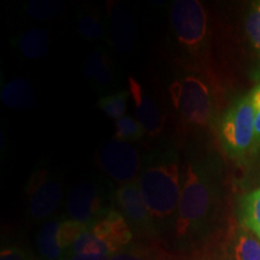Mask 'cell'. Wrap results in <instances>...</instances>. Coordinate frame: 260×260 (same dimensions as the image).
Masks as SVG:
<instances>
[{
    "instance_id": "obj_5",
    "label": "cell",
    "mask_w": 260,
    "mask_h": 260,
    "mask_svg": "<svg viewBox=\"0 0 260 260\" xmlns=\"http://www.w3.org/2000/svg\"><path fill=\"white\" fill-rule=\"evenodd\" d=\"M219 139L229 157L246 160L256 152L255 118L249 94L237 99L219 123Z\"/></svg>"
},
{
    "instance_id": "obj_21",
    "label": "cell",
    "mask_w": 260,
    "mask_h": 260,
    "mask_svg": "<svg viewBox=\"0 0 260 260\" xmlns=\"http://www.w3.org/2000/svg\"><path fill=\"white\" fill-rule=\"evenodd\" d=\"M145 133L144 126L140 124V122L134 117L124 116L116 121L115 140H118V141H136L144 138Z\"/></svg>"
},
{
    "instance_id": "obj_2",
    "label": "cell",
    "mask_w": 260,
    "mask_h": 260,
    "mask_svg": "<svg viewBox=\"0 0 260 260\" xmlns=\"http://www.w3.org/2000/svg\"><path fill=\"white\" fill-rule=\"evenodd\" d=\"M177 155L165 153L154 159L140 174L138 184L158 233L162 228H174L182 190Z\"/></svg>"
},
{
    "instance_id": "obj_26",
    "label": "cell",
    "mask_w": 260,
    "mask_h": 260,
    "mask_svg": "<svg viewBox=\"0 0 260 260\" xmlns=\"http://www.w3.org/2000/svg\"><path fill=\"white\" fill-rule=\"evenodd\" d=\"M0 260H32V256L19 246H5L0 252Z\"/></svg>"
},
{
    "instance_id": "obj_17",
    "label": "cell",
    "mask_w": 260,
    "mask_h": 260,
    "mask_svg": "<svg viewBox=\"0 0 260 260\" xmlns=\"http://www.w3.org/2000/svg\"><path fill=\"white\" fill-rule=\"evenodd\" d=\"M234 260H260V240L246 228L235 234L233 241Z\"/></svg>"
},
{
    "instance_id": "obj_6",
    "label": "cell",
    "mask_w": 260,
    "mask_h": 260,
    "mask_svg": "<svg viewBox=\"0 0 260 260\" xmlns=\"http://www.w3.org/2000/svg\"><path fill=\"white\" fill-rule=\"evenodd\" d=\"M171 27L182 48L191 54H199L207 42V12L198 0H176L171 6Z\"/></svg>"
},
{
    "instance_id": "obj_13",
    "label": "cell",
    "mask_w": 260,
    "mask_h": 260,
    "mask_svg": "<svg viewBox=\"0 0 260 260\" xmlns=\"http://www.w3.org/2000/svg\"><path fill=\"white\" fill-rule=\"evenodd\" d=\"M111 21V38L113 46L119 53H126L132 50L135 42V28L133 17L128 9L123 5H109Z\"/></svg>"
},
{
    "instance_id": "obj_7",
    "label": "cell",
    "mask_w": 260,
    "mask_h": 260,
    "mask_svg": "<svg viewBox=\"0 0 260 260\" xmlns=\"http://www.w3.org/2000/svg\"><path fill=\"white\" fill-rule=\"evenodd\" d=\"M96 161L104 172L122 186L135 182L140 174V155L129 142L107 141L98 149Z\"/></svg>"
},
{
    "instance_id": "obj_14",
    "label": "cell",
    "mask_w": 260,
    "mask_h": 260,
    "mask_svg": "<svg viewBox=\"0 0 260 260\" xmlns=\"http://www.w3.org/2000/svg\"><path fill=\"white\" fill-rule=\"evenodd\" d=\"M0 100L15 111H28L37 105V93L29 81L15 79L3 87Z\"/></svg>"
},
{
    "instance_id": "obj_12",
    "label": "cell",
    "mask_w": 260,
    "mask_h": 260,
    "mask_svg": "<svg viewBox=\"0 0 260 260\" xmlns=\"http://www.w3.org/2000/svg\"><path fill=\"white\" fill-rule=\"evenodd\" d=\"M129 94L134 102L136 119L151 136H158L165 124V118L155 100L134 77H128Z\"/></svg>"
},
{
    "instance_id": "obj_23",
    "label": "cell",
    "mask_w": 260,
    "mask_h": 260,
    "mask_svg": "<svg viewBox=\"0 0 260 260\" xmlns=\"http://www.w3.org/2000/svg\"><path fill=\"white\" fill-rule=\"evenodd\" d=\"M111 260H164L161 252L147 246L129 245L124 249L116 253Z\"/></svg>"
},
{
    "instance_id": "obj_24",
    "label": "cell",
    "mask_w": 260,
    "mask_h": 260,
    "mask_svg": "<svg viewBox=\"0 0 260 260\" xmlns=\"http://www.w3.org/2000/svg\"><path fill=\"white\" fill-rule=\"evenodd\" d=\"M246 32L249 41L260 54V2L252 5L246 19Z\"/></svg>"
},
{
    "instance_id": "obj_8",
    "label": "cell",
    "mask_w": 260,
    "mask_h": 260,
    "mask_svg": "<svg viewBox=\"0 0 260 260\" xmlns=\"http://www.w3.org/2000/svg\"><path fill=\"white\" fill-rule=\"evenodd\" d=\"M118 212L124 217L132 232L144 237L159 235L157 226L140 193L138 181L121 186L115 193Z\"/></svg>"
},
{
    "instance_id": "obj_22",
    "label": "cell",
    "mask_w": 260,
    "mask_h": 260,
    "mask_svg": "<svg viewBox=\"0 0 260 260\" xmlns=\"http://www.w3.org/2000/svg\"><path fill=\"white\" fill-rule=\"evenodd\" d=\"M64 5L60 2L53 0H34L27 6V12L29 16L39 21H47L57 17L63 11Z\"/></svg>"
},
{
    "instance_id": "obj_4",
    "label": "cell",
    "mask_w": 260,
    "mask_h": 260,
    "mask_svg": "<svg viewBox=\"0 0 260 260\" xmlns=\"http://www.w3.org/2000/svg\"><path fill=\"white\" fill-rule=\"evenodd\" d=\"M169 93L175 110L188 124L206 126L212 121L214 96L203 74L187 71L180 75L171 83Z\"/></svg>"
},
{
    "instance_id": "obj_27",
    "label": "cell",
    "mask_w": 260,
    "mask_h": 260,
    "mask_svg": "<svg viewBox=\"0 0 260 260\" xmlns=\"http://www.w3.org/2000/svg\"><path fill=\"white\" fill-rule=\"evenodd\" d=\"M110 255H77L71 253H65L61 260H111Z\"/></svg>"
},
{
    "instance_id": "obj_25",
    "label": "cell",
    "mask_w": 260,
    "mask_h": 260,
    "mask_svg": "<svg viewBox=\"0 0 260 260\" xmlns=\"http://www.w3.org/2000/svg\"><path fill=\"white\" fill-rule=\"evenodd\" d=\"M251 103L254 111L255 118V139H256V151L260 148V83L256 84L252 92L249 93Z\"/></svg>"
},
{
    "instance_id": "obj_9",
    "label": "cell",
    "mask_w": 260,
    "mask_h": 260,
    "mask_svg": "<svg viewBox=\"0 0 260 260\" xmlns=\"http://www.w3.org/2000/svg\"><path fill=\"white\" fill-rule=\"evenodd\" d=\"M88 225L73 219L48 220L38 236V248L45 260H61L76 237Z\"/></svg>"
},
{
    "instance_id": "obj_16",
    "label": "cell",
    "mask_w": 260,
    "mask_h": 260,
    "mask_svg": "<svg viewBox=\"0 0 260 260\" xmlns=\"http://www.w3.org/2000/svg\"><path fill=\"white\" fill-rule=\"evenodd\" d=\"M21 53L27 59H39L46 56L50 50V37L42 28H34L22 34L18 42Z\"/></svg>"
},
{
    "instance_id": "obj_11",
    "label": "cell",
    "mask_w": 260,
    "mask_h": 260,
    "mask_svg": "<svg viewBox=\"0 0 260 260\" xmlns=\"http://www.w3.org/2000/svg\"><path fill=\"white\" fill-rule=\"evenodd\" d=\"M104 212L102 198L92 182L82 181L73 188L68 199L69 219L89 225Z\"/></svg>"
},
{
    "instance_id": "obj_10",
    "label": "cell",
    "mask_w": 260,
    "mask_h": 260,
    "mask_svg": "<svg viewBox=\"0 0 260 260\" xmlns=\"http://www.w3.org/2000/svg\"><path fill=\"white\" fill-rule=\"evenodd\" d=\"M63 200V187L46 171H39L28 187V210L34 219L51 217Z\"/></svg>"
},
{
    "instance_id": "obj_20",
    "label": "cell",
    "mask_w": 260,
    "mask_h": 260,
    "mask_svg": "<svg viewBox=\"0 0 260 260\" xmlns=\"http://www.w3.org/2000/svg\"><path fill=\"white\" fill-rule=\"evenodd\" d=\"M77 30H79L81 37L89 41L99 40L105 34L102 19L93 12H82V14L79 15Z\"/></svg>"
},
{
    "instance_id": "obj_19",
    "label": "cell",
    "mask_w": 260,
    "mask_h": 260,
    "mask_svg": "<svg viewBox=\"0 0 260 260\" xmlns=\"http://www.w3.org/2000/svg\"><path fill=\"white\" fill-rule=\"evenodd\" d=\"M130 94L126 90H122V92H117L115 94H110V95L100 98L98 105H99L100 110L112 119H119L124 117V113L128 107V99Z\"/></svg>"
},
{
    "instance_id": "obj_3",
    "label": "cell",
    "mask_w": 260,
    "mask_h": 260,
    "mask_svg": "<svg viewBox=\"0 0 260 260\" xmlns=\"http://www.w3.org/2000/svg\"><path fill=\"white\" fill-rule=\"evenodd\" d=\"M133 237L124 217L117 210H107L76 237L67 253L113 256L128 247Z\"/></svg>"
},
{
    "instance_id": "obj_15",
    "label": "cell",
    "mask_w": 260,
    "mask_h": 260,
    "mask_svg": "<svg viewBox=\"0 0 260 260\" xmlns=\"http://www.w3.org/2000/svg\"><path fill=\"white\" fill-rule=\"evenodd\" d=\"M82 73L99 87H106L113 80V69L104 48L98 47L84 61Z\"/></svg>"
},
{
    "instance_id": "obj_1",
    "label": "cell",
    "mask_w": 260,
    "mask_h": 260,
    "mask_svg": "<svg viewBox=\"0 0 260 260\" xmlns=\"http://www.w3.org/2000/svg\"><path fill=\"white\" fill-rule=\"evenodd\" d=\"M216 198V187L206 167L198 161L187 162L174 223L177 246L188 247L204 232L213 214Z\"/></svg>"
},
{
    "instance_id": "obj_18",
    "label": "cell",
    "mask_w": 260,
    "mask_h": 260,
    "mask_svg": "<svg viewBox=\"0 0 260 260\" xmlns=\"http://www.w3.org/2000/svg\"><path fill=\"white\" fill-rule=\"evenodd\" d=\"M241 218L246 229L260 240V188L243 198Z\"/></svg>"
}]
</instances>
